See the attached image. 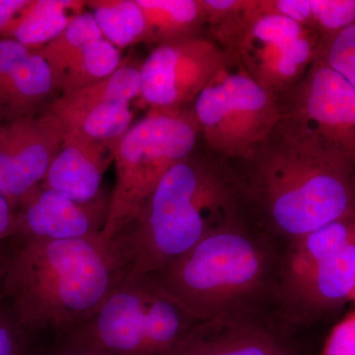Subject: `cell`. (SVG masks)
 <instances>
[{
	"label": "cell",
	"instance_id": "1",
	"mask_svg": "<svg viewBox=\"0 0 355 355\" xmlns=\"http://www.w3.org/2000/svg\"><path fill=\"white\" fill-rule=\"evenodd\" d=\"M230 163L247 216L284 247L355 214L354 166L286 116Z\"/></svg>",
	"mask_w": 355,
	"mask_h": 355
},
{
	"label": "cell",
	"instance_id": "2",
	"mask_svg": "<svg viewBox=\"0 0 355 355\" xmlns=\"http://www.w3.org/2000/svg\"><path fill=\"white\" fill-rule=\"evenodd\" d=\"M282 252L245 216L214 229L148 277L202 323L268 316L279 291Z\"/></svg>",
	"mask_w": 355,
	"mask_h": 355
},
{
	"label": "cell",
	"instance_id": "3",
	"mask_svg": "<svg viewBox=\"0 0 355 355\" xmlns=\"http://www.w3.org/2000/svg\"><path fill=\"white\" fill-rule=\"evenodd\" d=\"M125 277L111 242L101 235L12 243L2 302L30 335H62L85 323Z\"/></svg>",
	"mask_w": 355,
	"mask_h": 355
},
{
	"label": "cell",
	"instance_id": "4",
	"mask_svg": "<svg viewBox=\"0 0 355 355\" xmlns=\"http://www.w3.org/2000/svg\"><path fill=\"white\" fill-rule=\"evenodd\" d=\"M245 216L231 163L196 150L166 172L139 216L109 241L125 277H149Z\"/></svg>",
	"mask_w": 355,
	"mask_h": 355
},
{
	"label": "cell",
	"instance_id": "5",
	"mask_svg": "<svg viewBox=\"0 0 355 355\" xmlns=\"http://www.w3.org/2000/svg\"><path fill=\"white\" fill-rule=\"evenodd\" d=\"M200 324L150 277L127 275L67 334L103 355H176Z\"/></svg>",
	"mask_w": 355,
	"mask_h": 355
},
{
	"label": "cell",
	"instance_id": "6",
	"mask_svg": "<svg viewBox=\"0 0 355 355\" xmlns=\"http://www.w3.org/2000/svg\"><path fill=\"white\" fill-rule=\"evenodd\" d=\"M200 128L193 107L149 109L114 147L116 184L102 237L109 241L144 209L166 172L197 150Z\"/></svg>",
	"mask_w": 355,
	"mask_h": 355
},
{
	"label": "cell",
	"instance_id": "7",
	"mask_svg": "<svg viewBox=\"0 0 355 355\" xmlns=\"http://www.w3.org/2000/svg\"><path fill=\"white\" fill-rule=\"evenodd\" d=\"M193 109L205 150L228 162L247 158L282 119L279 100L259 85L229 53Z\"/></svg>",
	"mask_w": 355,
	"mask_h": 355
},
{
	"label": "cell",
	"instance_id": "8",
	"mask_svg": "<svg viewBox=\"0 0 355 355\" xmlns=\"http://www.w3.org/2000/svg\"><path fill=\"white\" fill-rule=\"evenodd\" d=\"M322 50L321 40L308 28L284 16L261 13L226 53L279 99L297 85Z\"/></svg>",
	"mask_w": 355,
	"mask_h": 355
},
{
	"label": "cell",
	"instance_id": "9",
	"mask_svg": "<svg viewBox=\"0 0 355 355\" xmlns=\"http://www.w3.org/2000/svg\"><path fill=\"white\" fill-rule=\"evenodd\" d=\"M279 100L282 116L355 167V89L321 55Z\"/></svg>",
	"mask_w": 355,
	"mask_h": 355
},
{
	"label": "cell",
	"instance_id": "10",
	"mask_svg": "<svg viewBox=\"0 0 355 355\" xmlns=\"http://www.w3.org/2000/svg\"><path fill=\"white\" fill-rule=\"evenodd\" d=\"M226 58L207 36L157 46L141 62L139 100L149 109L191 108Z\"/></svg>",
	"mask_w": 355,
	"mask_h": 355
},
{
	"label": "cell",
	"instance_id": "11",
	"mask_svg": "<svg viewBox=\"0 0 355 355\" xmlns=\"http://www.w3.org/2000/svg\"><path fill=\"white\" fill-rule=\"evenodd\" d=\"M141 64L123 60L112 76L64 93L46 106L64 130L92 139L118 141L132 127L133 102L139 99Z\"/></svg>",
	"mask_w": 355,
	"mask_h": 355
},
{
	"label": "cell",
	"instance_id": "12",
	"mask_svg": "<svg viewBox=\"0 0 355 355\" xmlns=\"http://www.w3.org/2000/svg\"><path fill=\"white\" fill-rule=\"evenodd\" d=\"M64 132L60 120L46 109L0 123V195L14 209L43 182Z\"/></svg>",
	"mask_w": 355,
	"mask_h": 355
},
{
	"label": "cell",
	"instance_id": "13",
	"mask_svg": "<svg viewBox=\"0 0 355 355\" xmlns=\"http://www.w3.org/2000/svg\"><path fill=\"white\" fill-rule=\"evenodd\" d=\"M355 292V240L340 253L302 272L280 279L275 323L291 336L293 329L316 321Z\"/></svg>",
	"mask_w": 355,
	"mask_h": 355
},
{
	"label": "cell",
	"instance_id": "14",
	"mask_svg": "<svg viewBox=\"0 0 355 355\" xmlns=\"http://www.w3.org/2000/svg\"><path fill=\"white\" fill-rule=\"evenodd\" d=\"M103 191L87 202L37 187L16 209L15 231L9 244L44 240H76L102 234L110 210Z\"/></svg>",
	"mask_w": 355,
	"mask_h": 355
},
{
	"label": "cell",
	"instance_id": "15",
	"mask_svg": "<svg viewBox=\"0 0 355 355\" xmlns=\"http://www.w3.org/2000/svg\"><path fill=\"white\" fill-rule=\"evenodd\" d=\"M55 90L50 65L38 51L0 39V113L4 120L41 113Z\"/></svg>",
	"mask_w": 355,
	"mask_h": 355
},
{
	"label": "cell",
	"instance_id": "16",
	"mask_svg": "<svg viewBox=\"0 0 355 355\" xmlns=\"http://www.w3.org/2000/svg\"><path fill=\"white\" fill-rule=\"evenodd\" d=\"M64 130L62 146L41 187L72 200L87 202L103 193V178L114 162L116 141H105L76 130Z\"/></svg>",
	"mask_w": 355,
	"mask_h": 355
},
{
	"label": "cell",
	"instance_id": "17",
	"mask_svg": "<svg viewBox=\"0 0 355 355\" xmlns=\"http://www.w3.org/2000/svg\"><path fill=\"white\" fill-rule=\"evenodd\" d=\"M299 349L268 316L202 323L176 355H291Z\"/></svg>",
	"mask_w": 355,
	"mask_h": 355
},
{
	"label": "cell",
	"instance_id": "18",
	"mask_svg": "<svg viewBox=\"0 0 355 355\" xmlns=\"http://www.w3.org/2000/svg\"><path fill=\"white\" fill-rule=\"evenodd\" d=\"M144 14V43L155 49L202 37L207 29L200 0H137Z\"/></svg>",
	"mask_w": 355,
	"mask_h": 355
},
{
	"label": "cell",
	"instance_id": "19",
	"mask_svg": "<svg viewBox=\"0 0 355 355\" xmlns=\"http://www.w3.org/2000/svg\"><path fill=\"white\" fill-rule=\"evenodd\" d=\"M84 6L86 1L76 0H30L8 26L3 38L39 50L64 31Z\"/></svg>",
	"mask_w": 355,
	"mask_h": 355
},
{
	"label": "cell",
	"instance_id": "20",
	"mask_svg": "<svg viewBox=\"0 0 355 355\" xmlns=\"http://www.w3.org/2000/svg\"><path fill=\"white\" fill-rule=\"evenodd\" d=\"M354 240L355 214H352L288 243L282 252V277L302 272L335 256Z\"/></svg>",
	"mask_w": 355,
	"mask_h": 355
},
{
	"label": "cell",
	"instance_id": "21",
	"mask_svg": "<svg viewBox=\"0 0 355 355\" xmlns=\"http://www.w3.org/2000/svg\"><path fill=\"white\" fill-rule=\"evenodd\" d=\"M86 7L103 38L119 50L144 43L146 23L137 0H91Z\"/></svg>",
	"mask_w": 355,
	"mask_h": 355
},
{
	"label": "cell",
	"instance_id": "22",
	"mask_svg": "<svg viewBox=\"0 0 355 355\" xmlns=\"http://www.w3.org/2000/svg\"><path fill=\"white\" fill-rule=\"evenodd\" d=\"M103 39L94 17L89 10L81 11L69 26L43 48L37 50L50 65L58 90L62 76L72 60L89 44Z\"/></svg>",
	"mask_w": 355,
	"mask_h": 355
},
{
	"label": "cell",
	"instance_id": "23",
	"mask_svg": "<svg viewBox=\"0 0 355 355\" xmlns=\"http://www.w3.org/2000/svg\"><path fill=\"white\" fill-rule=\"evenodd\" d=\"M121 51L104 38L89 44L67 67L58 90L71 92L101 81L114 73L120 67Z\"/></svg>",
	"mask_w": 355,
	"mask_h": 355
},
{
	"label": "cell",
	"instance_id": "24",
	"mask_svg": "<svg viewBox=\"0 0 355 355\" xmlns=\"http://www.w3.org/2000/svg\"><path fill=\"white\" fill-rule=\"evenodd\" d=\"M308 29L321 40L323 48L338 33L355 24V0H309Z\"/></svg>",
	"mask_w": 355,
	"mask_h": 355
},
{
	"label": "cell",
	"instance_id": "25",
	"mask_svg": "<svg viewBox=\"0 0 355 355\" xmlns=\"http://www.w3.org/2000/svg\"><path fill=\"white\" fill-rule=\"evenodd\" d=\"M321 55L331 69L355 89V24L331 40L324 46Z\"/></svg>",
	"mask_w": 355,
	"mask_h": 355
},
{
	"label": "cell",
	"instance_id": "26",
	"mask_svg": "<svg viewBox=\"0 0 355 355\" xmlns=\"http://www.w3.org/2000/svg\"><path fill=\"white\" fill-rule=\"evenodd\" d=\"M39 338L21 327L3 302L0 305V355H32Z\"/></svg>",
	"mask_w": 355,
	"mask_h": 355
},
{
	"label": "cell",
	"instance_id": "27",
	"mask_svg": "<svg viewBox=\"0 0 355 355\" xmlns=\"http://www.w3.org/2000/svg\"><path fill=\"white\" fill-rule=\"evenodd\" d=\"M322 355H355V314L334 329Z\"/></svg>",
	"mask_w": 355,
	"mask_h": 355
},
{
	"label": "cell",
	"instance_id": "28",
	"mask_svg": "<svg viewBox=\"0 0 355 355\" xmlns=\"http://www.w3.org/2000/svg\"><path fill=\"white\" fill-rule=\"evenodd\" d=\"M32 355H103L88 345L69 334L58 335L57 340L51 345L37 343Z\"/></svg>",
	"mask_w": 355,
	"mask_h": 355
},
{
	"label": "cell",
	"instance_id": "29",
	"mask_svg": "<svg viewBox=\"0 0 355 355\" xmlns=\"http://www.w3.org/2000/svg\"><path fill=\"white\" fill-rule=\"evenodd\" d=\"M16 211L3 196L0 195V250L8 247L15 231Z\"/></svg>",
	"mask_w": 355,
	"mask_h": 355
},
{
	"label": "cell",
	"instance_id": "30",
	"mask_svg": "<svg viewBox=\"0 0 355 355\" xmlns=\"http://www.w3.org/2000/svg\"><path fill=\"white\" fill-rule=\"evenodd\" d=\"M30 0H0V39L18 15L29 4Z\"/></svg>",
	"mask_w": 355,
	"mask_h": 355
},
{
	"label": "cell",
	"instance_id": "31",
	"mask_svg": "<svg viewBox=\"0 0 355 355\" xmlns=\"http://www.w3.org/2000/svg\"><path fill=\"white\" fill-rule=\"evenodd\" d=\"M7 256H8V248L0 250V305L2 303V284H3L4 275H6Z\"/></svg>",
	"mask_w": 355,
	"mask_h": 355
},
{
	"label": "cell",
	"instance_id": "32",
	"mask_svg": "<svg viewBox=\"0 0 355 355\" xmlns=\"http://www.w3.org/2000/svg\"><path fill=\"white\" fill-rule=\"evenodd\" d=\"M291 355H304L303 354L302 350L300 349V347L299 349H296L295 352H293Z\"/></svg>",
	"mask_w": 355,
	"mask_h": 355
},
{
	"label": "cell",
	"instance_id": "33",
	"mask_svg": "<svg viewBox=\"0 0 355 355\" xmlns=\"http://www.w3.org/2000/svg\"><path fill=\"white\" fill-rule=\"evenodd\" d=\"M3 121L6 120H4L3 116H2L1 113H0V123H2Z\"/></svg>",
	"mask_w": 355,
	"mask_h": 355
},
{
	"label": "cell",
	"instance_id": "34",
	"mask_svg": "<svg viewBox=\"0 0 355 355\" xmlns=\"http://www.w3.org/2000/svg\"><path fill=\"white\" fill-rule=\"evenodd\" d=\"M354 297H355V292H354Z\"/></svg>",
	"mask_w": 355,
	"mask_h": 355
}]
</instances>
